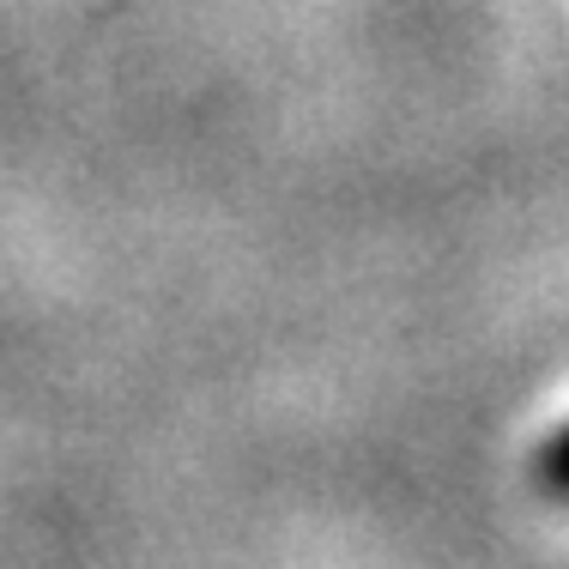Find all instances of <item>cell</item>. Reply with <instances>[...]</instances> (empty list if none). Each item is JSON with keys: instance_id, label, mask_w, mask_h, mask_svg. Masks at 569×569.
Masks as SVG:
<instances>
[{"instance_id": "6da1fadb", "label": "cell", "mask_w": 569, "mask_h": 569, "mask_svg": "<svg viewBox=\"0 0 569 569\" xmlns=\"http://www.w3.org/2000/svg\"><path fill=\"white\" fill-rule=\"evenodd\" d=\"M546 485H558V491H569V430H563V437L546 449Z\"/></svg>"}]
</instances>
